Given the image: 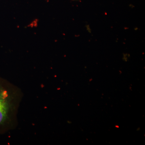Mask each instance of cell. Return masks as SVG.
<instances>
[{
	"mask_svg": "<svg viewBox=\"0 0 145 145\" xmlns=\"http://www.w3.org/2000/svg\"><path fill=\"white\" fill-rule=\"evenodd\" d=\"M24 94L22 89L0 77V135L15 129Z\"/></svg>",
	"mask_w": 145,
	"mask_h": 145,
	"instance_id": "cell-1",
	"label": "cell"
},
{
	"mask_svg": "<svg viewBox=\"0 0 145 145\" xmlns=\"http://www.w3.org/2000/svg\"><path fill=\"white\" fill-rule=\"evenodd\" d=\"M86 29L87 30V31H88L89 32V33H91V29L90 27L89 26V25H86Z\"/></svg>",
	"mask_w": 145,
	"mask_h": 145,
	"instance_id": "cell-2",
	"label": "cell"
}]
</instances>
